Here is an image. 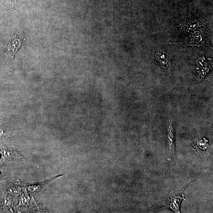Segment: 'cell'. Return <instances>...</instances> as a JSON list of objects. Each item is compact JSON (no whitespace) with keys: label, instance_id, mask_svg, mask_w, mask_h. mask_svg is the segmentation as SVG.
Here are the masks:
<instances>
[{"label":"cell","instance_id":"1","mask_svg":"<svg viewBox=\"0 0 213 213\" xmlns=\"http://www.w3.org/2000/svg\"><path fill=\"white\" fill-rule=\"evenodd\" d=\"M192 182L185 185L179 190L173 191L167 199L154 203L152 207L159 208L167 207L173 210L174 212L180 213L181 202L185 199L183 192L188 185Z\"/></svg>","mask_w":213,"mask_h":213},{"label":"cell","instance_id":"2","mask_svg":"<svg viewBox=\"0 0 213 213\" xmlns=\"http://www.w3.org/2000/svg\"><path fill=\"white\" fill-rule=\"evenodd\" d=\"M156 59L160 63L165 70L170 72L172 70L171 60L169 53L163 50L158 51L154 53Z\"/></svg>","mask_w":213,"mask_h":213},{"label":"cell","instance_id":"3","mask_svg":"<svg viewBox=\"0 0 213 213\" xmlns=\"http://www.w3.org/2000/svg\"><path fill=\"white\" fill-rule=\"evenodd\" d=\"M168 142L170 151H174L175 148L174 132L172 121H169L168 128Z\"/></svg>","mask_w":213,"mask_h":213}]
</instances>
